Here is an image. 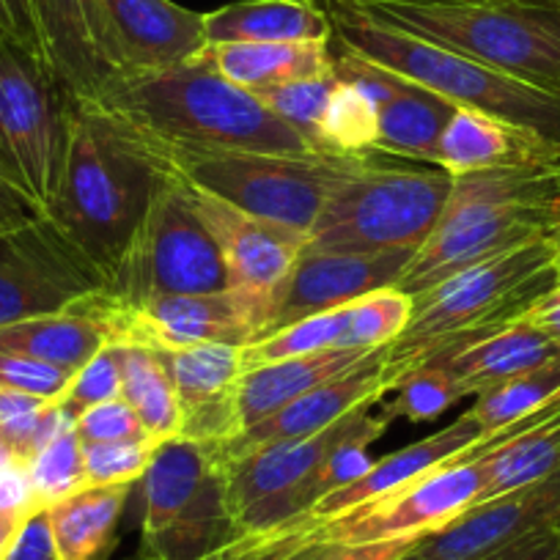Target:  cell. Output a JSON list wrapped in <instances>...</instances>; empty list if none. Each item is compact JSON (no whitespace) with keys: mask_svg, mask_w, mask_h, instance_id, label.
<instances>
[{"mask_svg":"<svg viewBox=\"0 0 560 560\" xmlns=\"http://www.w3.org/2000/svg\"><path fill=\"white\" fill-rule=\"evenodd\" d=\"M179 182L192 212L207 225L220 256H223L229 289H245V292L275 300L280 283L289 278L298 258L303 256L308 234L242 212L234 203L223 201L190 182Z\"/></svg>","mask_w":560,"mask_h":560,"instance_id":"obj_15","label":"cell"},{"mask_svg":"<svg viewBox=\"0 0 560 560\" xmlns=\"http://www.w3.org/2000/svg\"><path fill=\"white\" fill-rule=\"evenodd\" d=\"M0 36L18 42V45H23L25 50H31L45 61L34 0H0Z\"/></svg>","mask_w":560,"mask_h":560,"instance_id":"obj_48","label":"cell"},{"mask_svg":"<svg viewBox=\"0 0 560 560\" xmlns=\"http://www.w3.org/2000/svg\"><path fill=\"white\" fill-rule=\"evenodd\" d=\"M415 250L418 247L382 253L303 250V256L298 258L289 278L280 283L278 294H275L272 319L261 338L289 325H298L308 316L343 308L371 292L396 287V280L401 278Z\"/></svg>","mask_w":560,"mask_h":560,"instance_id":"obj_16","label":"cell"},{"mask_svg":"<svg viewBox=\"0 0 560 560\" xmlns=\"http://www.w3.org/2000/svg\"><path fill=\"white\" fill-rule=\"evenodd\" d=\"M229 289L223 256L192 212L179 176L171 174L154 196L116 278L102 292L118 300L165 294H214Z\"/></svg>","mask_w":560,"mask_h":560,"instance_id":"obj_12","label":"cell"},{"mask_svg":"<svg viewBox=\"0 0 560 560\" xmlns=\"http://www.w3.org/2000/svg\"><path fill=\"white\" fill-rule=\"evenodd\" d=\"M100 289V278L47 218L0 234V327L63 314Z\"/></svg>","mask_w":560,"mask_h":560,"instance_id":"obj_14","label":"cell"},{"mask_svg":"<svg viewBox=\"0 0 560 560\" xmlns=\"http://www.w3.org/2000/svg\"><path fill=\"white\" fill-rule=\"evenodd\" d=\"M207 45L332 42V20L316 0H240L203 14Z\"/></svg>","mask_w":560,"mask_h":560,"instance_id":"obj_27","label":"cell"},{"mask_svg":"<svg viewBox=\"0 0 560 560\" xmlns=\"http://www.w3.org/2000/svg\"><path fill=\"white\" fill-rule=\"evenodd\" d=\"M385 354L387 347L374 349L360 363H354L352 369L322 382V385H316L305 396L294 398L292 404H287L272 418L245 429L242 434L231 438L229 443L209 445L225 462L236 459V456L247 454L253 448H261V445L280 443V440L311 438V434L325 432L332 423L347 418L349 412L365 407V404H376L390 390L385 380Z\"/></svg>","mask_w":560,"mask_h":560,"instance_id":"obj_20","label":"cell"},{"mask_svg":"<svg viewBox=\"0 0 560 560\" xmlns=\"http://www.w3.org/2000/svg\"><path fill=\"white\" fill-rule=\"evenodd\" d=\"M343 336H347V305L327 311V314L308 316L298 325L269 332V336L242 347V371L278 363V360L303 358V354L343 349Z\"/></svg>","mask_w":560,"mask_h":560,"instance_id":"obj_36","label":"cell"},{"mask_svg":"<svg viewBox=\"0 0 560 560\" xmlns=\"http://www.w3.org/2000/svg\"><path fill=\"white\" fill-rule=\"evenodd\" d=\"M454 176L438 168L358 158L327 196L305 250L382 253L420 247L438 225Z\"/></svg>","mask_w":560,"mask_h":560,"instance_id":"obj_7","label":"cell"},{"mask_svg":"<svg viewBox=\"0 0 560 560\" xmlns=\"http://www.w3.org/2000/svg\"><path fill=\"white\" fill-rule=\"evenodd\" d=\"M168 171L89 102L72 100L61 179L45 218L100 278H116Z\"/></svg>","mask_w":560,"mask_h":560,"instance_id":"obj_2","label":"cell"},{"mask_svg":"<svg viewBox=\"0 0 560 560\" xmlns=\"http://www.w3.org/2000/svg\"><path fill=\"white\" fill-rule=\"evenodd\" d=\"M341 3L374 23L434 42L448 50L560 94V3L489 0V3Z\"/></svg>","mask_w":560,"mask_h":560,"instance_id":"obj_6","label":"cell"},{"mask_svg":"<svg viewBox=\"0 0 560 560\" xmlns=\"http://www.w3.org/2000/svg\"><path fill=\"white\" fill-rule=\"evenodd\" d=\"M319 520L311 514L298 516L287 525L272 527V530L247 533L245 547L236 560H303L314 549L322 547Z\"/></svg>","mask_w":560,"mask_h":560,"instance_id":"obj_43","label":"cell"},{"mask_svg":"<svg viewBox=\"0 0 560 560\" xmlns=\"http://www.w3.org/2000/svg\"><path fill=\"white\" fill-rule=\"evenodd\" d=\"M380 107L352 83L338 80L327 110L319 124V149L341 158H369L376 154Z\"/></svg>","mask_w":560,"mask_h":560,"instance_id":"obj_35","label":"cell"},{"mask_svg":"<svg viewBox=\"0 0 560 560\" xmlns=\"http://www.w3.org/2000/svg\"><path fill=\"white\" fill-rule=\"evenodd\" d=\"M398 560H423V558H420V555H418V547H415V549H409V552L404 555V558H398Z\"/></svg>","mask_w":560,"mask_h":560,"instance_id":"obj_57","label":"cell"},{"mask_svg":"<svg viewBox=\"0 0 560 560\" xmlns=\"http://www.w3.org/2000/svg\"><path fill=\"white\" fill-rule=\"evenodd\" d=\"M121 396V360L116 343H107L100 354L89 360L69 382L67 393L58 398V407L78 420L85 409Z\"/></svg>","mask_w":560,"mask_h":560,"instance_id":"obj_42","label":"cell"},{"mask_svg":"<svg viewBox=\"0 0 560 560\" xmlns=\"http://www.w3.org/2000/svg\"><path fill=\"white\" fill-rule=\"evenodd\" d=\"M555 287L552 250L547 240H536L472 264L412 298L409 325L385 354L387 387L393 390L412 371L520 322Z\"/></svg>","mask_w":560,"mask_h":560,"instance_id":"obj_3","label":"cell"},{"mask_svg":"<svg viewBox=\"0 0 560 560\" xmlns=\"http://www.w3.org/2000/svg\"><path fill=\"white\" fill-rule=\"evenodd\" d=\"M487 451H472L420 476L398 492L319 525L322 544L423 541L483 503L489 487Z\"/></svg>","mask_w":560,"mask_h":560,"instance_id":"obj_13","label":"cell"},{"mask_svg":"<svg viewBox=\"0 0 560 560\" xmlns=\"http://www.w3.org/2000/svg\"><path fill=\"white\" fill-rule=\"evenodd\" d=\"M412 316V298L398 292L396 287L380 289L347 305V336L343 349H371L390 347Z\"/></svg>","mask_w":560,"mask_h":560,"instance_id":"obj_37","label":"cell"},{"mask_svg":"<svg viewBox=\"0 0 560 560\" xmlns=\"http://www.w3.org/2000/svg\"><path fill=\"white\" fill-rule=\"evenodd\" d=\"M371 407L374 404L354 409L347 418L332 423L330 429L311 434V438L280 440V443H269L261 445V448L247 451V454L236 456V459H220L225 470L231 514H234V522L242 536H245L247 520L261 505L280 498V494H287L289 489H294L305 478L314 476L325 465L327 456L369 420Z\"/></svg>","mask_w":560,"mask_h":560,"instance_id":"obj_18","label":"cell"},{"mask_svg":"<svg viewBox=\"0 0 560 560\" xmlns=\"http://www.w3.org/2000/svg\"><path fill=\"white\" fill-rule=\"evenodd\" d=\"M541 3H560V0H541Z\"/></svg>","mask_w":560,"mask_h":560,"instance_id":"obj_59","label":"cell"},{"mask_svg":"<svg viewBox=\"0 0 560 560\" xmlns=\"http://www.w3.org/2000/svg\"><path fill=\"white\" fill-rule=\"evenodd\" d=\"M454 113V102L401 78L396 94L380 107L376 154L434 165V152Z\"/></svg>","mask_w":560,"mask_h":560,"instance_id":"obj_30","label":"cell"},{"mask_svg":"<svg viewBox=\"0 0 560 560\" xmlns=\"http://www.w3.org/2000/svg\"><path fill=\"white\" fill-rule=\"evenodd\" d=\"M560 218V163L454 176L443 214L415 250L398 292L418 298L451 275L544 240Z\"/></svg>","mask_w":560,"mask_h":560,"instance_id":"obj_4","label":"cell"},{"mask_svg":"<svg viewBox=\"0 0 560 560\" xmlns=\"http://www.w3.org/2000/svg\"><path fill=\"white\" fill-rule=\"evenodd\" d=\"M420 541H371V544H322L303 560H398Z\"/></svg>","mask_w":560,"mask_h":560,"instance_id":"obj_49","label":"cell"},{"mask_svg":"<svg viewBox=\"0 0 560 560\" xmlns=\"http://www.w3.org/2000/svg\"><path fill=\"white\" fill-rule=\"evenodd\" d=\"M382 3H489V0H382Z\"/></svg>","mask_w":560,"mask_h":560,"instance_id":"obj_56","label":"cell"},{"mask_svg":"<svg viewBox=\"0 0 560 560\" xmlns=\"http://www.w3.org/2000/svg\"><path fill=\"white\" fill-rule=\"evenodd\" d=\"M558 354L560 347L547 332L533 327L530 322L520 319L503 330L492 332V336L481 338V341L470 343V347L459 349L451 358L429 365H443L465 396H483V393L494 390L503 382L514 380V376L525 374V371L536 369V365L547 363Z\"/></svg>","mask_w":560,"mask_h":560,"instance_id":"obj_28","label":"cell"},{"mask_svg":"<svg viewBox=\"0 0 560 560\" xmlns=\"http://www.w3.org/2000/svg\"><path fill=\"white\" fill-rule=\"evenodd\" d=\"M72 100L39 56L0 36V163L42 212L61 179Z\"/></svg>","mask_w":560,"mask_h":560,"instance_id":"obj_11","label":"cell"},{"mask_svg":"<svg viewBox=\"0 0 560 560\" xmlns=\"http://www.w3.org/2000/svg\"><path fill=\"white\" fill-rule=\"evenodd\" d=\"M560 533V465L525 487L487 500L467 511L445 530L423 538V560H481L516 538L533 533Z\"/></svg>","mask_w":560,"mask_h":560,"instance_id":"obj_17","label":"cell"},{"mask_svg":"<svg viewBox=\"0 0 560 560\" xmlns=\"http://www.w3.org/2000/svg\"><path fill=\"white\" fill-rule=\"evenodd\" d=\"M560 396V354L547 360V363L536 365V369L525 371V374L514 376V380L503 382L494 390L478 396L476 407L470 409L472 418L481 423L487 432H500V429L511 427L516 420L527 418V415L538 412L547 407L549 401Z\"/></svg>","mask_w":560,"mask_h":560,"instance_id":"obj_34","label":"cell"},{"mask_svg":"<svg viewBox=\"0 0 560 560\" xmlns=\"http://www.w3.org/2000/svg\"><path fill=\"white\" fill-rule=\"evenodd\" d=\"M332 20V42L398 78L445 96L456 107L489 113L533 129L560 147V94L487 67L434 42L374 23L341 3H319Z\"/></svg>","mask_w":560,"mask_h":560,"instance_id":"obj_5","label":"cell"},{"mask_svg":"<svg viewBox=\"0 0 560 560\" xmlns=\"http://www.w3.org/2000/svg\"><path fill=\"white\" fill-rule=\"evenodd\" d=\"M336 85L338 78L336 69H332V72L327 74H316V78H305L298 80V83L258 91L256 96L275 113V116H280L287 124H292L300 135H305V138L319 149V124Z\"/></svg>","mask_w":560,"mask_h":560,"instance_id":"obj_39","label":"cell"},{"mask_svg":"<svg viewBox=\"0 0 560 560\" xmlns=\"http://www.w3.org/2000/svg\"><path fill=\"white\" fill-rule=\"evenodd\" d=\"M487 459L489 487L483 503L552 472L560 465V396L533 412L522 434L492 445Z\"/></svg>","mask_w":560,"mask_h":560,"instance_id":"obj_32","label":"cell"},{"mask_svg":"<svg viewBox=\"0 0 560 560\" xmlns=\"http://www.w3.org/2000/svg\"><path fill=\"white\" fill-rule=\"evenodd\" d=\"M544 240H547L549 250H552L555 272H558V283H560V218L555 220L552 225H549V231H547V236H544Z\"/></svg>","mask_w":560,"mask_h":560,"instance_id":"obj_55","label":"cell"},{"mask_svg":"<svg viewBox=\"0 0 560 560\" xmlns=\"http://www.w3.org/2000/svg\"><path fill=\"white\" fill-rule=\"evenodd\" d=\"M182 407L179 438L223 445L236 438L234 385L242 374V347L203 343L158 352Z\"/></svg>","mask_w":560,"mask_h":560,"instance_id":"obj_22","label":"cell"},{"mask_svg":"<svg viewBox=\"0 0 560 560\" xmlns=\"http://www.w3.org/2000/svg\"><path fill=\"white\" fill-rule=\"evenodd\" d=\"M107 343L110 336L105 327L78 308L0 327V352L25 354L72 374H78Z\"/></svg>","mask_w":560,"mask_h":560,"instance_id":"obj_31","label":"cell"},{"mask_svg":"<svg viewBox=\"0 0 560 560\" xmlns=\"http://www.w3.org/2000/svg\"><path fill=\"white\" fill-rule=\"evenodd\" d=\"M89 102L160 165L190 154H322L256 94L201 61L118 74Z\"/></svg>","mask_w":560,"mask_h":560,"instance_id":"obj_1","label":"cell"},{"mask_svg":"<svg viewBox=\"0 0 560 560\" xmlns=\"http://www.w3.org/2000/svg\"><path fill=\"white\" fill-rule=\"evenodd\" d=\"M121 74L163 72L207 47L203 14L174 0H102Z\"/></svg>","mask_w":560,"mask_h":560,"instance_id":"obj_21","label":"cell"},{"mask_svg":"<svg viewBox=\"0 0 560 560\" xmlns=\"http://www.w3.org/2000/svg\"><path fill=\"white\" fill-rule=\"evenodd\" d=\"M245 536H247V533H245ZM245 536L236 538L234 544H229V547H223V549H220V552L209 555V558H203V560H236V558H240L242 547H245ZM135 560H158V558H149V555H140V558H135Z\"/></svg>","mask_w":560,"mask_h":560,"instance_id":"obj_54","label":"cell"},{"mask_svg":"<svg viewBox=\"0 0 560 560\" xmlns=\"http://www.w3.org/2000/svg\"><path fill=\"white\" fill-rule=\"evenodd\" d=\"M396 401L387 407L393 418H407L412 423H427L440 418L445 409L454 407L459 398H465L462 387L443 365H423L404 376L396 387Z\"/></svg>","mask_w":560,"mask_h":560,"instance_id":"obj_40","label":"cell"},{"mask_svg":"<svg viewBox=\"0 0 560 560\" xmlns=\"http://www.w3.org/2000/svg\"><path fill=\"white\" fill-rule=\"evenodd\" d=\"M72 308L100 322L110 336V343L171 352L203 343L247 347L258 341L272 319L275 300L245 289L118 300L100 289Z\"/></svg>","mask_w":560,"mask_h":560,"instance_id":"obj_10","label":"cell"},{"mask_svg":"<svg viewBox=\"0 0 560 560\" xmlns=\"http://www.w3.org/2000/svg\"><path fill=\"white\" fill-rule=\"evenodd\" d=\"M42 52L58 83L78 100H94L121 74L102 0H34Z\"/></svg>","mask_w":560,"mask_h":560,"instance_id":"obj_19","label":"cell"},{"mask_svg":"<svg viewBox=\"0 0 560 560\" xmlns=\"http://www.w3.org/2000/svg\"><path fill=\"white\" fill-rule=\"evenodd\" d=\"M118 347L121 360V396L138 412L147 434L158 443L179 438L182 407L163 358L143 347Z\"/></svg>","mask_w":560,"mask_h":560,"instance_id":"obj_33","label":"cell"},{"mask_svg":"<svg viewBox=\"0 0 560 560\" xmlns=\"http://www.w3.org/2000/svg\"><path fill=\"white\" fill-rule=\"evenodd\" d=\"M203 67L240 89L258 91L298 83L332 72V42H240V45H207L196 56Z\"/></svg>","mask_w":560,"mask_h":560,"instance_id":"obj_26","label":"cell"},{"mask_svg":"<svg viewBox=\"0 0 560 560\" xmlns=\"http://www.w3.org/2000/svg\"><path fill=\"white\" fill-rule=\"evenodd\" d=\"M143 483V555L203 560L242 538L225 489V470L209 443L165 440Z\"/></svg>","mask_w":560,"mask_h":560,"instance_id":"obj_8","label":"cell"},{"mask_svg":"<svg viewBox=\"0 0 560 560\" xmlns=\"http://www.w3.org/2000/svg\"><path fill=\"white\" fill-rule=\"evenodd\" d=\"M354 160L341 154L223 152L176 158L163 168L242 212L308 234Z\"/></svg>","mask_w":560,"mask_h":560,"instance_id":"obj_9","label":"cell"},{"mask_svg":"<svg viewBox=\"0 0 560 560\" xmlns=\"http://www.w3.org/2000/svg\"><path fill=\"white\" fill-rule=\"evenodd\" d=\"M560 549V533H533V536L516 538V541L505 544L498 552L487 555L481 560H555Z\"/></svg>","mask_w":560,"mask_h":560,"instance_id":"obj_51","label":"cell"},{"mask_svg":"<svg viewBox=\"0 0 560 560\" xmlns=\"http://www.w3.org/2000/svg\"><path fill=\"white\" fill-rule=\"evenodd\" d=\"M74 432L83 443H118V440H143L149 438L138 412L129 407L124 396L110 398L105 404L85 409L74 420Z\"/></svg>","mask_w":560,"mask_h":560,"instance_id":"obj_45","label":"cell"},{"mask_svg":"<svg viewBox=\"0 0 560 560\" xmlns=\"http://www.w3.org/2000/svg\"><path fill=\"white\" fill-rule=\"evenodd\" d=\"M36 500L42 509L85 487L83 440L74 432V423L58 429L34 454L28 465Z\"/></svg>","mask_w":560,"mask_h":560,"instance_id":"obj_38","label":"cell"},{"mask_svg":"<svg viewBox=\"0 0 560 560\" xmlns=\"http://www.w3.org/2000/svg\"><path fill=\"white\" fill-rule=\"evenodd\" d=\"M72 376V371L58 369V365L25 358V354L0 352V387L3 390H18L45 398V401H58L67 393Z\"/></svg>","mask_w":560,"mask_h":560,"instance_id":"obj_44","label":"cell"},{"mask_svg":"<svg viewBox=\"0 0 560 560\" xmlns=\"http://www.w3.org/2000/svg\"><path fill=\"white\" fill-rule=\"evenodd\" d=\"M7 560H58L45 509L36 511V514H31L28 520H25L23 530H20L18 541H14Z\"/></svg>","mask_w":560,"mask_h":560,"instance_id":"obj_50","label":"cell"},{"mask_svg":"<svg viewBox=\"0 0 560 560\" xmlns=\"http://www.w3.org/2000/svg\"><path fill=\"white\" fill-rule=\"evenodd\" d=\"M9 462V454H7V448H3V443H0V467L7 465Z\"/></svg>","mask_w":560,"mask_h":560,"instance_id":"obj_58","label":"cell"},{"mask_svg":"<svg viewBox=\"0 0 560 560\" xmlns=\"http://www.w3.org/2000/svg\"><path fill=\"white\" fill-rule=\"evenodd\" d=\"M0 511L18 516H31L42 511L34 492V481H31V470L23 462L9 459L0 467Z\"/></svg>","mask_w":560,"mask_h":560,"instance_id":"obj_46","label":"cell"},{"mask_svg":"<svg viewBox=\"0 0 560 560\" xmlns=\"http://www.w3.org/2000/svg\"><path fill=\"white\" fill-rule=\"evenodd\" d=\"M25 520H28V516L3 514V511H0V560H7V555L12 552L14 541H18V536H20V530H23Z\"/></svg>","mask_w":560,"mask_h":560,"instance_id":"obj_53","label":"cell"},{"mask_svg":"<svg viewBox=\"0 0 560 560\" xmlns=\"http://www.w3.org/2000/svg\"><path fill=\"white\" fill-rule=\"evenodd\" d=\"M560 163V147L533 129L489 113L456 107L434 152V165L451 176Z\"/></svg>","mask_w":560,"mask_h":560,"instance_id":"obj_24","label":"cell"},{"mask_svg":"<svg viewBox=\"0 0 560 560\" xmlns=\"http://www.w3.org/2000/svg\"><path fill=\"white\" fill-rule=\"evenodd\" d=\"M127 498L129 483H85L78 492L47 505V525L58 560L110 558Z\"/></svg>","mask_w":560,"mask_h":560,"instance_id":"obj_29","label":"cell"},{"mask_svg":"<svg viewBox=\"0 0 560 560\" xmlns=\"http://www.w3.org/2000/svg\"><path fill=\"white\" fill-rule=\"evenodd\" d=\"M555 560H560V549H558V558H555Z\"/></svg>","mask_w":560,"mask_h":560,"instance_id":"obj_60","label":"cell"},{"mask_svg":"<svg viewBox=\"0 0 560 560\" xmlns=\"http://www.w3.org/2000/svg\"><path fill=\"white\" fill-rule=\"evenodd\" d=\"M158 440H118V443H83L85 483H129L143 478L158 451Z\"/></svg>","mask_w":560,"mask_h":560,"instance_id":"obj_41","label":"cell"},{"mask_svg":"<svg viewBox=\"0 0 560 560\" xmlns=\"http://www.w3.org/2000/svg\"><path fill=\"white\" fill-rule=\"evenodd\" d=\"M42 218H45V212H42V209L36 207L34 198L14 182V176L9 174L7 165L0 163V234H3V231L23 229V225L36 223V220Z\"/></svg>","mask_w":560,"mask_h":560,"instance_id":"obj_47","label":"cell"},{"mask_svg":"<svg viewBox=\"0 0 560 560\" xmlns=\"http://www.w3.org/2000/svg\"><path fill=\"white\" fill-rule=\"evenodd\" d=\"M494 434L487 432L472 418L470 409H467L465 415H459L443 432L432 434L427 440H418V443L407 445V448L396 451V454L385 456V459H376L371 465V470L365 476H360L358 481L322 498L311 509V516L327 522L349 514V511L363 509V505L374 503V500L385 498V494L398 492L407 483L418 481L420 476H427V472L438 470V467L448 465V462L462 459V456L472 454V451L492 448Z\"/></svg>","mask_w":560,"mask_h":560,"instance_id":"obj_23","label":"cell"},{"mask_svg":"<svg viewBox=\"0 0 560 560\" xmlns=\"http://www.w3.org/2000/svg\"><path fill=\"white\" fill-rule=\"evenodd\" d=\"M522 319L530 322V325L538 327L541 332H547V336L560 347V283L552 292L544 294Z\"/></svg>","mask_w":560,"mask_h":560,"instance_id":"obj_52","label":"cell"},{"mask_svg":"<svg viewBox=\"0 0 560 560\" xmlns=\"http://www.w3.org/2000/svg\"><path fill=\"white\" fill-rule=\"evenodd\" d=\"M365 354L369 352H363V349H332V352L303 354V358L245 369L234 385L236 434L272 418L275 412H280L294 398L314 390L322 382L343 374L354 363H360Z\"/></svg>","mask_w":560,"mask_h":560,"instance_id":"obj_25","label":"cell"}]
</instances>
